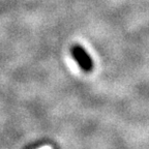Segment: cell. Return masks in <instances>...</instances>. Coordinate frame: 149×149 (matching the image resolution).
Instances as JSON below:
<instances>
[{"mask_svg":"<svg viewBox=\"0 0 149 149\" xmlns=\"http://www.w3.org/2000/svg\"><path fill=\"white\" fill-rule=\"evenodd\" d=\"M72 57L79 63L80 68L85 72H90L93 68V61L90 56L85 52V50L80 46H74L72 48Z\"/></svg>","mask_w":149,"mask_h":149,"instance_id":"obj_1","label":"cell"}]
</instances>
